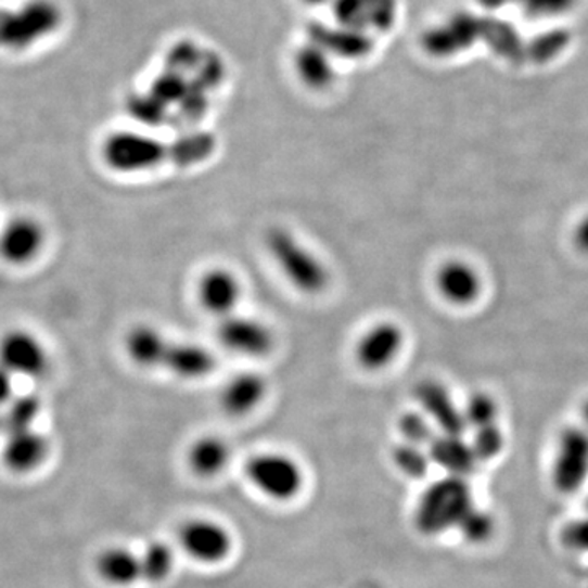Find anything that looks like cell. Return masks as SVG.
<instances>
[{"label": "cell", "mask_w": 588, "mask_h": 588, "mask_svg": "<svg viewBox=\"0 0 588 588\" xmlns=\"http://www.w3.org/2000/svg\"><path fill=\"white\" fill-rule=\"evenodd\" d=\"M265 245L283 277L299 293L316 296L328 290L331 273L324 261L299 242L293 232L274 226L265 234Z\"/></svg>", "instance_id": "1"}, {"label": "cell", "mask_w": 588, "mask_h": 588, "mask_svg": "<svg viewBox=\"0 0 588 588\" xmlns=\"http://www.w3.org/2000/svg\"><path fill=\"white\" fill-rule=\"evenodd\" d=\"M335 24L368 30L370 0H332Z\"/></svg>", "instance_id": "37"}, {"label": "cell", "mask_w": 588, "mask_h": 588, "mask_svg": "<svg viewBox=\"0 0 588 588\" xmlns=\"http://www.w3.org/2000/svg\"><path fill=\"white\" fill-rule=\"evenodd\" d=\"M480 41H483V17L461 11L423 31L420 47L435 60H450Z\"/></svg>", "instance_id": "5"}, {"label": "cell", "mask_w": 588, "mask_h": 588, "mask_svg": "<svg viewBox=\"0 0 588 588\" xmlns=\"http://www.w3.org/2000/svg\"><path fill=\"white\" fill-rule=\"evenodd\" d=\"M575 244L581 252L588 254V216H585L580 222H578L577 229H575Z\"/></svg>", "instance_id": "44"}, {"label": "cell", "mask_w": 588, "mask_h": 588, "mask_svg": "<svg viewBox=\"0 0 588 588\" xmlns=\"http://www.w3.org/2000/svg\"><path fill=\"white\" fill-rule=\"evenodd\" d=\"M95 568L100 578L113 587H129L141 580V561L138 552L126 546H108L97 555Z\"/></svg>", "instance_id": "22"}, {"label": "cell", "mask_w": 588, "mask_h": 588, "mask_svg": "<svg viewBox=\"0 0 588 588\" xmlns=\"http://www.w3.org/2000/svg\"><path fill=\"white\" fill-rule=\"evenodd\" d=\"M218 150V139L213 132L189 131L170 141V164L177 167H193L212 159Z\"/></svg>", "instance_id": "24"}, {"label": "cell", "mask_w": 588, "mask_h": 588, "mask_svg": "<svg viewBox=\"0 0 588 588\" xmlns=\"http://www.w3.org/2000/svg\"><path fill=\"white\" fill-rule=\"evenodd\" d=\"M397 0H370L368 30L389 31L396 24Z\"/></svg>", "instance_id": "41"}, {"label": "cell", "mask_w": 588, "mask_h": 588, "mask_svg": "<svg viewBox=\"0 0 588 588\" xmlns=\"http://www.w3.org/2000/svg\"><path fill=\"white\" fill-rule=\"evenodd\" d=\"M244 473L254 489L274 502H290L305 487L302 464L280 451L254 455L245 463Z\"/></svg>", "instance_id": "4"}, {"label": "cell", "mask_w": 588, "mask_h": 588, "mask_svg": "<svg viewBox=\"0 0 588 588\" xmlns=\"http://www.w3.org/2000/svg\"><path fill=\"white\" fill-rule=\"evenodd\" d=\"M15 396V376L0 365V407L8 406Z\"/></svg>", "instance_id": "43"}, {"label": "cell", "mask_w": 588, "mask_h": 588, "mask_svg": "<svg viewBox=\"0 0 588 588\" xmlns=\"http://www.w3.org/2000/svg\"><path fill=\"white\" fill-rule=\"evenodd\" d=\"M102 159L113 172H148L170 164V142L145 132L122 129L103 139Z\"/></svg>", "instance_id": "3"}, {"label": "cell", "mask_w": 588, "mask_h": 588, "mask_svg": "<svg viewBox=\"0 0 588 588\" xmlns=\"http://www.w3.org/2000/svg\"><path fill=\"white\" fill-rule=\"evenodd\" d=\"M141 578L150 584H161L172 575L176 552L164 541H151L139 552Z\"/></svg>", "instance_id": "26"}, {"label": "cell", "mask_w": 588, "mask_h": 588, "mask_svg": "<svg viewBox=\"0 0 588 588\" xmlns=\"http://www.w3.org/2000/svg\"><path fill=\"white\" fill-rule=\"evenodd\" d=\"M192 76L193 82L199 84L208 92L218 89L222 80L226 79V64L221 54L216 53V51L205 50L202 61H200L199 67H196Z\"/></svg>", "instance_id": "35"}, {"label": "cell", "mask_w": 588, "mask_h": 588, "mask_svg": "<svg viewBox=\"0 0 588 588\" xmlns=\"http://www.w3.org/2000/svg\"><path fill=\"white\" fill-rule=\"evenodd\" d=\"M393 461L400 473L412 480H423L429 474L430 464H432L429 453L423 451L422 447L406 444V442L394 448Z\"/></svg>", "instance_id": "31"}, {"label": "cell", "mask_w": 588, "mask_h": 588, "mask_svg": "<svg viewBox=\"0 0 588 588\" xmlns=\"http://www.w3.org/2000/svg\"><path fill=\"white\" fill-rule=\"evenodd\" d=\"M293 69L306 89L322 92L335 82L334 57L318 44H302L293 56Z\"/></svg>", "instance_id": "19"}, {"label": "cell", "mask_w": 588, "mask_h": 588, "mask_svg": "<svg viewBox=\"0 0 588 588\" xmlns=\"http://www.w3.org/2000/svg\"><path fill=\"white\" fill-rule=\"evenodd\" d=\"M404 347V332L396 322L381 321L371 325L355 347V358L363 370L381 371L389 367Z\"/></svg>", "instance_id": "12"}, {"label": "cell", "mask_w": 588, "mask_h": 588, "mask_svg": "<svg viewBox=\"0 0 588 588\" xmlns=\"http://www.w3.org/2000/svg\"><path fill=\"white\" fill-rule=\"evenodd\" d=\"M436 286L451 305L468 306L480 296L481 278L471 265L451 260L436 271Z\"/></svg>", "instance_id": "18"}, {"label": "cell", "mask_w": 588, "mask_h": 588, "mask_svg": "<svg viewBox=\"0 0 588 588\" xmlns=\"http://www.w3.org/2000/svg\"><path fill=\"white\" fill-rule=\"evenodd\" d=\"M416 399L444 435L464 436L466 419L463 410L455 406L447 387L435 381H422L416 387Z\"/></svg>", "instance_id": "14"}, {"label": "cell", "mask_w": 588, "mask_h": 588, "mask_svg": "<svg viewBox=\"0 0 588 588\" xmlns=\"http://www.w3.org/2000/svg\"><path fill=\"white\" fill-rule=\"evenodd\" d=\"M47 244V229L30 215L9 219L0 229V258L12 267L31 264Z\"/></svg>", "instance_id": "9"}, {"label": "cell", "mask_w": 588, "mask_h": 588, "mask_svg": "<svg viewBox=\"0 0 588 588\" xmlns=\"http://www.w3.org/2000/svg\"><path fill=\"white\" fill-rule=\"evenodd\" d=\"M209 106V92L203 89L199 84L193 82L190 79V89L187 95L183 97L182 102L179 103V113L182 119L187 122H195V119L202 118Z\"/></svg>", "instance_id": "40"}, {"label": "cell", "mask_w": 588, "mask_h": 588, "mask_svg": "<svg viewBox=\"0 0 588 588\" xmlns=\"http://www.w3.org/2000/svg\"><path fill=\"white\" fill-rule=\"evenodd\" d=\"M581 416H584L585 429L588 430V400L585 402L584 409H581Z\"/></svg>", "instance_id": "47"}, {"label": "cell", "mask_w": 588, "mask_h": 588, "mask_svg": "<svg viewBox=\"0 0 588 588\" xmlns=\"http://www.w3.org/2000/svg\"><path fill=\"white\" fill-rule=\"evenodd\" d=\"M267 389V380L261 374L244 371L222 386L219 404L228 416L244 417L264 402Z\"/></svg>", "instance_id": "16"}, {"label": "cell", "mask_w": 588, "mask_h": 588, "mask_svg": "<svg viewBox=\"0 0 588 588\" xmlns=\"http://www.w3.org/2000/svg\"><path fill=\"white\" fill-rule=\"evenodd\" d=\"M0 365L15 378L38 380L50 370V355L34 332L12 329L0 337Z\"/></svg>", "instance_id": "8"}, {"label": "cell", "mask_w": 588, "mask_h": 588, "mask_svg": "<svg viewBox=\"0 0 588 588\" xmlns=\"http://www.w3.org/2000/svg\"><path fill=\"white\" fill-rule=\"evenodd\" d=\"M585 513H588V500L587 503H585Z\"/></svg>", "instance_id": "49"}, {"label": "cell", "mask_w": 588, "mask_h": 588, "mask_svg": "<svg viewBox=\"0 0 588 588\" xmlns=\"http://www.w3.org/2000/svg\"><path fill=\"white\" fill-rule=\"evenodd\" d=\"M399 432L406 444L417 445V447H429L436 436L432 420L416 412H407L400 417Z\"/></svg>", "instance_id": "34"}, {"label": "cell", "mask_w": 588, "mask_h": 588, "mask_svg": "<svg viewBox=\"0 0 588 588\" xmlns=\"http://www.w3.org/2000/svg\"><path fill=\"white\" fill-rule=\"evenodd\" d=\"M461 536L473 545H483L496 532V522L486 510L474 507L458 526Z\"/></svg>", "instance_id": "36"}, {"label": "cell", "mask_w": 588, "mask_h": 588, "mask_svg": "<svg viewBox=\"0 0 588 588\" xmlns=\"http://www.w3.org/2000/svg\"><path fill=\"white\" fill-rule=\"evenodd\" d=\"M571 41L572 35L567 28H551V30L542 31L526 41L525 60L536 64L551 63L567 50Z\"/></svg>", "instance_id": "27"}, {"label": "cell", "mask_w": 588, "mask_h": 588, "mask_svg": "<svg viewBox=\"0 0 588 588\" xmlns=\"http://www.w3.org/2000/svg\"><path fill=\"white\" fill-rule=\"evenodd\" d=\"M189 89V76H183V74L176 73V71L166 69L151 84L150 92L170 108V106H179V103L182 102Z\"/></svg>", "instance_id": "30"}, {"label": "cell", "mask_w": 588, "mask_h": 588, "mask_svg": "<svg viewBox=\"0 0 588 588\" xmlns=\"http://www.w3.org/2000/svg\"><path fill=\"white\" fill-rule=\"evenodd\" d=\"M164 370L180 380H202L216 370V357L212 350L192 342H170L164 360Z\"/></svg>", "instance_id": "21"}, {"label": "cell", "mask_w": 588, "mask_h": 588, "mask_svg": "<svg viewBox=\"0 0 588 588\" xmlns=\"http://www.w3.org/2000/svg\"><path fill=\"white\" fill-rule=\"evenodd\" d=\"M503 445H506V439H503L502 430L497 426V423L496 425L486 426V429L474 430L471 447H473L477 460H494V458L502 453Z\"/></svg>", "instance_id": "39"}, {"label": "cell", "mask_w": 588, "mask_h": 588, "mask_svg": "<svg viewBox=\"0 0 588 588\" xmlns=\"http://www.w3.org/2000/svg\"><path fill=\"white\" fill-rule=\"evenodd\" d=\"M48 453H50V444L47 436L35 429L5 433L2 461L12 473H34L44 463Z\"/></svg>", "instance_id": "15"}, {"label": "cell", "mask_w": 588, "mask_h": 588, "mask_svg": "<svg viewBox=\"0 0 588 588\" xmlns=\"http://www.w3.org/2000/svg\"><path fill=\"white\" fill-rule=\"evenodd\" d=\"M476 2L487 12L502 11L507 5L520 4V0H476Z\"/></svg>", "instance_id": "45"}, {"label": "cell", "mask_w": 588, "mask_h": 588, "mask_svg": "<svg viewBox=\"0 0 588 588\" xmlns=\"http://www.w3.org/2000/svg\"><path fill=\"white\" fill-rule=\"evenodd\" d=\"M308 41L328 51L332 57L345 61H361L374 50V40L370 31L344 25H325L321 22L308 27Z\"/></svg>", "instance_id": "11"}, {"label": "cell", "mask_w": 588, "mask_h": 588, "mask_svg": "<svg viewBox=\"0 0 588 588\" xmlns=\"http://www.w3.org/2000/svg\"><path fill=\"white\" fill-rule=\"evenodd\" d=\"M0 433H5L4 416L0 412Z\"/></svg>", "instance_id": "48"}, {"label": "cell", "mask_w": 588, "mask_h": 588, "mask_svg": "<svg viewBox=\"0 0 588 588\" xmlns=\"http://www.w3.org/2000/svg\"><path fill=\"white\" fill-rule=\"evenodd\" d=\"M205 48L192 40H180L169 48L166 54V69L190 76L202 61Z\"/></svg>", "instance_id": "32"}, {"label": "cell", "mask_w": 588, "mask_h": 588, "mask_svg": "<svg viewBox=\"0 0 588 588\" xmlns=\"http://www.w3.org/2000/svg\"><path fill=\"white\" fill-rule=\"evenodd\" d=\"M426 453L432 463L447 471L450 476H471L480 463L471 444L464 442V436L444 435V433L436 435L429 445Z\"/></svg>", "instance_id": "20"}, {"label": "cell", "mask_w": 588, "mask_h": 588, "mask_svg": "<svg viewBox=\"0 0 588 588\" xmlns=\"http://www.w3.org/2000/svg\"><path fill=\"white\" fill-rule=\"evenodd\" d=\"M196 296L206 312L219 319L229 318L241 302V280L229 268H209L200 277Z\"/></svg>", "instance_id": "13"}, {"label": "cell", "mask_w": 588, "mask_h": 588, "mask_svg": "<svg viewBox=\"0 0 588 588\" xmlns=\"http://www.w3.org/2000/svg\"><path fill=\"white\" fill-rule=\"evenodd\" d=\"M169 338L150 324L132 325L126 332L123 347L129 360L139 368H163L167 351L170 347Z\"/></svg>", "instance_id": "17"}, {"label": "cell", "mask_w": 588, "mask_h": 588, "mask_svg": "<svg viewBox=\"0 0 588 588\" xmlns=\"http://www.w3.org/2000/svg\"><path fill=\"white\" fill-rule=\"evenodd\" d=\"M126 112L132 119L145 126H161L170 118V108L148 92L135 93L126 100Z\"/></svg>", "instance_id": "29"}, {"label": "cell", "mask_w": 588, "mask_h": 588, "mask_svg": "<svg viewBox=\"0 0 588 588\" xmlns=\"http://www.w3.org/2000/svg\"><path fill=\"white\" fill-rule=\"evenodd\" d=\"M577 0H520L525 17L532 21H552L574 11Z\"/></svg>", "instance_id": "38"}, {"label": "cell", "mask_w": 588, "mask_h": 588, "mask_svg": "<svg viewBox=\"0 0 588 588\" xmlns=\"http://www.w3.org/2000/svg\"><path fill=\"white\" fill-rule=\"evenodd\" d=\"M561 538L572 551L588 552V513L568 522L562 528Z\"/></svg>", "instance_id": "42"}, {"label": "cell", "mask_w": 588, "mask_h": 588, "mask_svg": "<svg viewBox=\"0 0 588 588\" xmlns=\"http://www.w3.org/2000/svg\"><path fill=\"white\" fill-rule=\"evenodd\" d=\"M180 548L200 564H221L232 551V535L216 520L190 519L180 525Z\"/></svg>", "instance_id": "7"}, {"label": "cell", "mask_w": 588, "mask_h": 588, "mask_svg": "<svg viewBox=\"0 0 588 588\" xmlns=\"http://www.w3.org/2000/svg\"><path fill=\"white\" fill-rule=\"evenodd\" d=\"M466 477L450 476L430 484L416 507V526L423 535H439L460 526L474 509Z\"/></svg>", "instance_id": "2"}, {"label": "cell", "mask_w": 588, "mask_h": 588, "mask_svg": "<svg viewBox=\"0 0 588 588\" xmlns=\"http://www.w3.org/2000/svg\"><path fill=\"white\" fill-rule=\"evenodd\" d=\"M303 4L311 5V8H321L324 4H332V0H302Z\"/></svg>", "instance_id": "46"}, {"label": "cell", "mask_w": 588, "mask_h": 588, "mask_svg": "<svg viewBox=\"0 0 588 588\" xmlns=\"http://www.w3.org/2000/svg\"><path fill=\"white\" fill-rule=\"evenodd\" d=\"M464 419H466L468 429L480 430L486 426L496 425L499 417V407L493 397L484 393L474 394L468 400L463 409Z\"/></svg>", "instance_id": "33"}, {"label": "cell", "mask_w": 588, "mask_h": 588, "mask_svg": "<svg viewBox=\"0 0 588 588\" xmlns=\"http://www.w3.org/2000/svg\"><path fill=\"white\" fill-rule=\"evenodd\" d=\"M588 480V430L567 426L555 445L551 468V483L558 493L575 494Z\"/></svg>", "instance_id": "6"}, {"label": "cell", "mask_w": 588, "mask_h": 588, "mask_svg": "<svg viewBox=\"0 0 588 588\" xmlns=\"http://www.w3.org/2000/svg\"><path fill=\"white\" fill-rule=\"evenodd\" d=\"M41 413V399L35 394H15L14 399L4 407L5 433L35 429ZM4 433V435H5Z\"/></svg>", "instance_id": "28"}, {"label": "cell", "mask_w": 588, "mask_h": 588, "mask_svg": "<svg viewBox=\"0 0 588 588\" xmlns=\"http://www.w3.org/2000/svg\"><path fill=\"white\" fill-rule=\"evenodd\" d=\"M231 451L225 439L215 435L200 436L187 453V463L200 477H215L228 466Z\"/></svg>", "instance_id": "23"}, {"label": "cell", "mask_w": 588, "mask_h": 588, "mask_svg": "<svg viewBox=\"0 0 588 588\" xmlns=\"http://www.w3.org/2000/svg\"><path fill=\"white\" fill-rule=\"evenodd\" d=\"M483 41L503 60L522 63L525 60L526 41L520 37L513 25L499 18L483 17Z\"/></svg>", "instance_id": "25"}, {"label": "cell", "mask_w": 588, "mask_h": 588, "mask_svg": "<svg viewBox=\"0 0 588 588\" xmlns=\"http://www.w3.org/2000/svg\"><path fill=\"white\" fill-rule=\"evenodd\" d=\"M218 341L226 350L247 358H264L274 348L273 331L257 319L232 315L221 319Z\"/></svg>", "instance_id": "10"}]
</instances>
